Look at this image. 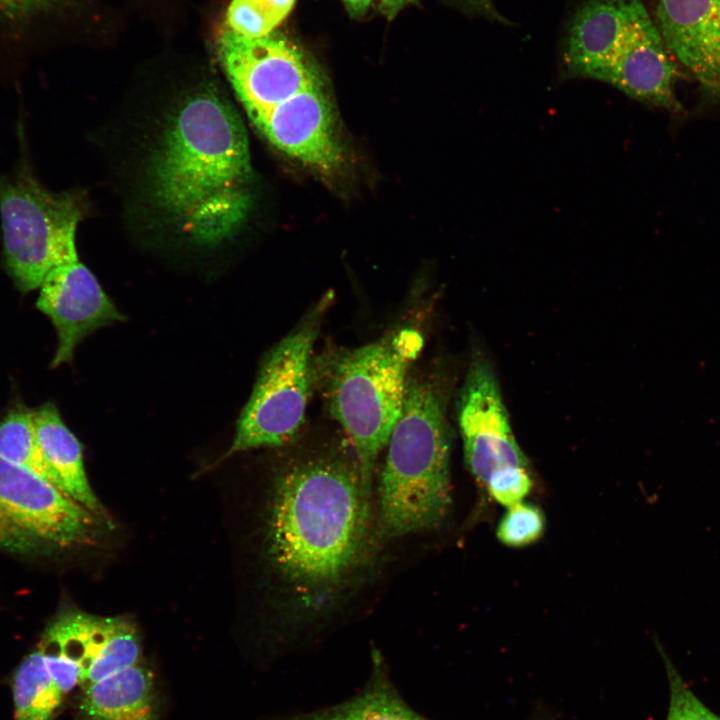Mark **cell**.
Masks as SVG:
<instances>
[{"label":"cell","instance_id":"obj_16","mask_svg":"<svg viewBox=\"0 0 720 720\" xmlns=\"http://www.w3.org/2000/svg\"><path fill=\"white\" fill-rule=\"evenodd\" d=\"M34 424L44 458L61 490L101 516L103 508L85 473L81 443L65 425L57 407L52 402L42 404L34 410Z\"/></svg>","mask_w":720,"mask_h":720},{"label":"cell","instance_id":"obj_23","mask_svg":"<svg viewBox=\"0 0 720 720\" xmlns=\"http://www.w3.org/2000/svg\"><path fill=\"white\" fill-rule=\"evenodd\" d=\"M66 0H0V26L25 31L55 12Z\"/></svg>","mask_w":720,"mask_h":720},{"label":"cell","instance_id":"obj_13","mask_svg":"<svg viewBox=\"0 0 720 720\" xmlns=\"http://www.w3.org/2000/svg\"><path fill=\"white\" fill-rule=\"evenodd\" d=\"M657 28L673 58L720 93V0H657Z\"/></svg>","mask_w":720,"mask_h":720},{"label":"cell","instance_id":"obj_21","mask_svg":"<svg viewBox=\"0 0 720 720\" xmlns=\"http://www.w3.org/2000/svg\"><path fill=\"white\" fill-rule=\"evenodd\" d=\"M545 530V516L536 505L519 502L507 507L496 530L504 545L521 548L537 542Z\"/></svg>","mask_w":720,"mask_h":720},{"label":"cell","instance_id":"obj_4","mask_svg":"<svg viewBox=\"0 0 720 720\" xmlns=\"http://www.w3.org/2000/svg\"><path fill=\"white\" fill-rule=\"evenodd\" d=\"M423 343L416 329L399 328L374 342L336 353L325 365L328 410L351 441L369 494L376 460L400 417L408 372Z\"/></svg>","mask_w":720,"mask_h":720},{"label":"cell","instance_id":"obj_8","mask_svg":"<svg viewBox=\"0 0 720 720\" xmlns=\"http://www.w3.org/2000/svg\"><path fill=\"white\" fill-rule=\"evenodd\" d=\"M217 55L255 126L301 92L324 82L313 59L279 33L252 38L226 27L217 40Z\"/></svg>","mask_w":720,"mask_h":720},{"label":"cell","instance_id":"obj_7","mask_svg":"<svg viewBox=\"0 0 720 720\" xmlns=\"http://www.w3.org/2000/svg\"><path fill=\"white\" fill-rule=\"evenodd\" d=\"M99 515L30 470L0 456V549L40 556L88 544Z\"/></svg>","mask_w":720,"mask_h":720},{"label":"cell","instance_id":"obj_18","mask_svg":"<svg viewBox=\"0 0 720 720\" xmlns=\"http://www.w3.org/2000/svg\"><path fill=\"white\" fill-rule=\"evenodd\" d=\"M64 696L40 650L29 654L13 678L15 720H53Z\"/></svg>","mask_w":720,"mask_h":720},{"label":"cell","instance_id":"obj_10","mask_svg":"<svg viewBox=\"0 0 720 720\" xmlns=\"http://www.w3.org/2000/svg\"><path fill=\"white\" fill-rule=\"evenodd\" d=\"M38 649L75 664L82 689L138 664L141 655L137 631L127 620L81 611H68L55 619Z\"/></svg>","mask_w":720,"mask_h":720},{"label":"cell","instance_id":"obj_15","mask_svg":"<svg viewBox=\"0 0 720 720\" xmlns=\"http://www.w3.org/2000/svg\"><path fill=\"white\" fill-rule=\"evenodd\" d=\"M84 720H158L153 674L136 664L83 688Z\"/></svg>","mask_w":720,"mask_h":720},{"label":"cell","instance_id":"obj_12","mask_svg":"<svg viewBox=\"0 0 720 720\" xmlns=\"http://www.w3.org/2000/svg\"><path fill=\"white\" fill-rule=\"evenodd\" d=\"M651 18L641 0H587L567 33L562 67L566 77L596 80L631 35Z\"/></svg>","mask_w":720,"mask_h":720},{"label":"cell","instance_id":"obj_19","mask_svg":"<svg viewBox=\"0 0 720 720\" xmlns=\"http://www.w3.org/2000/svg\"><path fill=\"white\" fill-rule=\"evenodd\" d=\"M0 456L61 489L38 442L34 410L16 405L0 420Z\"/></svg>","mask_w":720,"mask_h":720},{"label":"cell","instance_id":"obj_25","mask_svg":"<svg viewBox=\"0 0 720 720\" xmlns=\"http://www.w3.org/2000/svg\"><path fill=\"white\" fill-rule=\"evenodd\" d=\"M466 9L473 13L484 16L490 20L498 21L500 23H507V20L501 15L491 0H457Z\"/></svg>","mask_w":720,"mask_h":720},{"label":"cell","instance_id":"obj_17","mask_svg":"<svg viewBox=\"0 0 720 720\" xmlns=\"http://www.w3.org/2000/svg\"><path fill=\"white\" fill-rule=\"evenodd\" d=\"M270 720H429L412 709L394 686L384 660L372 652V669L363 688L349 699L319 709Z\"/></svg>","mask_w":720,"mask_h":720},{"label":"cell","instance_id":"obj_20","mask_svg":"<svg viewBox=\"0 0 720 720\" xmlns=\"http://www.w3.org/2000/svg\"><path fill=\"white\" fill-rule=\"evenodd\" d=\"M296 0H232L226 13L227 28L246 37L274 32L289 15Z\"/></svg>","mask_w":720,"mask_h":720},{"label":"cell","instance_id":"obj_11","mask_svg":"<svg viewBox=\"0 0 720 720\" xmlns=\"http://www.w3.org/2000/svg\"><path fill=\"white\" fill-rule=\"evenodd\" d=\"M39 288L36 307L50 318L58 335L52 368L71 361L76 346L90 333L124 319L79 259L51 270Z\"/></svg>","mask_w":720,"mask_h":720},{"label":"cell","instance_id":"obj_26","mask_svg":"<svg viewBox=\"0 0 720 720\" xmlns=\"http://www.w3.org/2000/svg\"><path fill=\"white\" fill-rule=\"evenodd\" d=\"M416 0H379V9L384 16L392 20L408 4Z\"/></svg>","mask_w":720,"mask_h":720},{"label":"cell","instance_id":"obj_1","mask_svg":"<svg viewBox=\"0 0 720 720\" xmlns=\"http://www.w3.org/2000/svg\"><path fill=\"white\" fill-rule=\"evenodd\" d=\"M370 495L355 456L300 459L278 478L267 557L297 610H328L366 567L374 545Z\"/></svg>","mask_w":720,"mask_h":720},{"label":"cell","instance_id":"obj_2","mask_svg":"<svg viewBox=\"0 0 720 720\" xmlns=\"http://www.w3.org/2000/svg\"><path fill=\"white\" fill-rule=\"evenodd\" d=\"M153 169L160 208L193 240L218 243L235 232L251 206L246 132L221 97L203 92L181 106Z\"/></svg>","mask_w":720,"mask_h":720},{"label":"cell","instance_id":"obj_22","mask_svg":"<svg viewBox=\"0 0 720 720\" xmlns=\"http://www.w3.org/2000/svg\"><path fill=\"white\" fill-rule=\"evenodd\" d=\"M655 644L669 683L670 701L666 720H720V716L708 709L684 682L658 639H655Z\"/></svg>","mask_w":720,"mask_h":720},{"label":"cell","instance_id":"obj_14","mask_svg":"<svg viewBox=\"0 0 720 720\" xmlns=\"http://www.w3.org/2000/svg\"><path fill=\"white\" fill-rule=\"evenodd\" d=\"M676 67L656 23L649 18L625 42L596 80L627 96L666 110H679L674 94Z\"/></svg>","mask_w":720,"mask_h":720},{"label":"cell","instance_id":"obj_24","mask_svg":"<svg viewBox=\"0 0 720 720\" xmlns=\"http://www.w3.org/2000/svg\"><path fill=\"white\" fill-rule=\"evenodd\" d=\"M533 481L528 468H509L493 474L485 487L490 496L499 504L509 507L528 495Z\"/></svg>","mask_w":720,"mask_h":720},{"label":"cell","instance_id":"obj_27","mask_svg":"<svg viewBox=\"0 0 720 720\" xmlns=\"http://www.w3.org/2000/svg\"><path fill=\"white\" fill-rule=\"evenodd\" d=\"M373 0H343L349 14L353 17H362Z\"/></svg>","mask_w":720,"mask_h":720},{"label":"cell","instance_id":"obj_5","mask_svg":"<svg viewBox=\"0 0 720 720\" xmlns=\"http://www.w3.org/2000/svg\"><path fill=\"white\" fill-rule=\"evenodd\" d=\"M0 215L4 264L21 292L39 288L51 270L78 260L75 235L82 201L74 193L46 189L25 146L16 167L0 174Z\"/></svg>","mask_w":720,"mask_h":720},{"label":"cell","instance_id":"obj_6","mask_svg":"<svg viewBox=\"0 0 720 720\" xmlns=\"http://www.w3.org/2000/svg\"><path fill=\"white\" fill-rule=\"evenodd\" d=\"M332 299L331 293L322 296L266 354L237 422L230 454L282 446L300 431L315 376L313 348Z\"/></svg>","mask_w":720,"mask_h":720},{"label":"cell","instance_id":"obj_9","mask_svg":"<svg viewBox=\"0 0 720 720\" xmlns=\"http://www.w3.org/2000/svg\"><path fill=\"white\" fill-rule=\"evenodd\" d=\"M456 410L466 465L482 487L499 471L528 468L511 428L497 376L480 354L469 364Z\"/></svg>","mask_w":720,"mask_h":720},{"label":"cell","instance_id":"obj_3","mask_svg":"<svg viewBox=\"0 0 720 720\" xmlns=\"http://www.w3.org/2000/svg\"><path fill=\"white\" fill-rule=\"evenodd\" d=\"M447 395L440 379H409L379 480V524L385 537L439 528L450 512Z\"/></svg>","mask_w":720,"mask_h":720}]
</instances>
